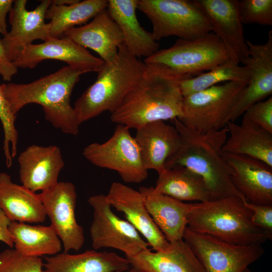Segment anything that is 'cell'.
I'll return each mask as SVG.
<instances>
[{"label": "cell", "mask_w": 272, "mask_h": 272, "mask_svg": "<svg viewBox=\"0 0 272 272\" xmlns=\"http://www.w3.org/2000/svg\"><path fill=\"white\" fill-rule=\"evenodd\" d=\"M47 59L65 62L86 73L97 72L104 62L86 48L63 37H51L42 43L27 46L13 62L18 69H33Z\"/></svg>", "instance_id": "14"}, {"label": "cell", "mask_w": 272, "mask_h": 272, "mask_svg": "<svg viewBox=\"0 0 272 272\" xmlns=\"http://www.w3.org/2000/svg\"><path fill=\"white\" fill-rule=\"evenodd\" d=\"M127 127L117 124L112 135L102 143H93L83 154L92 164L114 170L126 183H139L147 179L139 146Z\"/></svg>", "instance_id": "9"}, {"label": "cell", "mask_w": 272, "mask_h": 272, "mask_svg": "<svg viewBox=\"0 0 272 272\" xmlns=\"http://www.w3.org/2000/svg\"><path fill=\"white\" fill-rule=\"evenodd\" d=\"M247 84L228 82L183 97L181 113L177 119L201 133L221 129Z\"/></svg>", "instance_id": "7"}, {"label": "cell", "mask_w": 272, "mask_h": 272, "mask_svg": "<svg viewBox=\"0 0 272 272\" xmlns=\"http://www.w3.org/2000/svg\"><path fill=\"white\" fill-rule=\"evenodd\" d=\"M252 213L251 222L256 226L272 234V205H256L244 202Z\"/></svg>", "instance_id": "36"}, {"label": "cell", "mask_w": 272, "mask_h": 272, "mask_svg": "<svg viewBox=\"0 0 272 272\" xmlns=\"http://www.w3.org/2000/svg\"><path fill=\"white\" fill-rule=\"evenodd\" d=\"M146 64L147 67L140 81L111 114L112 122L129 129L178 118L183 99L180 83L192 77L177 73L161 64Z\"/></svg>", "instance_id": "1"}, {"label": "cell", "mask_w": 272, "mask_h": 272, "mask_svg": "<svg viewBox=\"0 0 272 272\" xmlns=\"http://www.w3.org/2000/svg\"><path fill=\"white\" fill-rule=\"evenodd\" d=\"M79 0H50V5H69L75 4Z\"/></svg>", "instance_id": "40"}, {"label": "cell", "mask_w": 272, "mask_h": 272, "mask_svg": "<svg viewBox=\"0 0 272 272\" xmlns=\"http://www.w3.org/2000/svg\"><path fill=\"white\" fill-rule=\"evenodd\" d=\"M243 272H252V271L250 270L248 267Z\"/></svg>", "instance_id": "42"}, {"label": "cell", "mask_w": 272, "mask_h": 272, "mask_svg": "<svg viewBox=\"0 0 272 272\" xmlns=\"http://www.w3.org/2000/svg\"><path fill=\"white\" fill-rule=\"evenodd\" d=\"M147 65L122 44L116 58L98 69L96 81L74 104L80 125L103 112L113 113L139 83Z\"/></svg>", "instance_id": "4"}, {"label": "cell", "mask_w": 272, "mask_h": 272, "mask_svg": "<svg viewBox=\"0 0 272 272\" xmlns=\"http://www.w3.org/2000/svg\"><path fill=\"white\" fill-rule=\"evenodd\" d=\"M149 188L153 193L166 195L182 201L215 199L202 177L183 167L164 169L158 174L155 186Z\"/></svg>", "instance_id": "28"}, {"label": "cell", "mask_w": 272, "mask_h": 272, "mask_svg": "<svg viewBox=\"0 0 272 272\" xmlns=\"http://www.w3.org/2000/svg\"><path fill=\"white\" fill-rule=\"evenodd\" d=\"M235 188L249 202L272 205V167L256 158L223 152Z\"/></svg>", "instance_id": "18"}, {"label": "cell", "mask_w": 272, "mask_h": 272, "mask_svg": "<svg viewBox=\"0 0 272 272\" xmlns=\"http://www.w3.org/2000/svg\"><path fill=\"white\" fill-rule=\"evenodd\" d=\"M43 266L41 257L24 255L14 248L0 253V272H43Z\"/></svg>", "instance_id": "33"}, {"label": "cell", "mask_w": 272, "mask_h": 272, "mask_svg": "<svg viewBox=\"0 0 272 272\" xmlns=\"http://www.w3.org/2000/svg\"><path fill=\"white\" fill-rule=\"evenodd\" d=\"M141 272H205L201 263L183 240L170 243L165 251L148 249L127 258Z\"/></svg>", "instance_id": "22"}, {"label": "cell", "mask_w": 272, "mask_h": 272, "mask_svg": "<svg viewBox=\"0 0 272 272\" xmlns=\"http://www.w3.org/2000/svg\"><path fill=\"white\" fill-rule=\"evenodd\" d=\"M117 272H141V271L138 270V269L134 268V267L130 266L129 268L126 270L117 271Z\"/></svg>", "instance_id": "41"}, {"label": "cell", "mask_w": 272, "mask_h": 272, "mask_svg": "<svg viewBox=\"0 0 272 272\" xmlns=\"http://www.w3.org/2000/svg\"><path fill=\"white\" fill-rule=\"evenodd\" d=\"M183 239L197 257L205 272H243L264 253L261 245H234L188 227Z\"/></svg>", "instance_id": "11"}, {"label": "cell", "mask_w": 272, "mask_h": 272, "mask_svg": "<svg viewBox=\"0 0 272 272\" xmlns=\"http://www.w3.org/2000/svg\"><path fill=\"white\" fill-rule=\"evenodd\" d=\"M138 9L151 21L156 41L169 36L190 40L212 32L195 0H138Z\"/></svg>", "instance_id": "6"}, {"label": "cell", "mask_w": 272, "mask_h": 272, "mask_svg": "<svg viewBox=\"0 0 272 272\" xmlns=\"http://www.w3.org/2000/svg\"><path fill=\"white\" fill-rule=\"evenodd\" d=\"M242 24L272 25V0L238 1Z\"/></svg>", "instance_id": "34"}, {"label": "cell", "mask_w": 272, "mask_h": 272, "mask_svg": "<svg viewBox=\"0 0 272 272\" xmlns=\"http://www.w3.org/2000/svg\"><path fill=\"white\" fill-rule=\"evenodd\" d=\"M134 139L141 151L144 167L160 173L166 160L179 148L181 138L175 126L164 121L149 123L136 129Z\"/></svg>", "instance_id": "21"}, {"label": "cell", "mask_w": 272, "mask_h": 272, "mask_svg": "<svg viewBox=\"0 0 272 272\" xmlns=\"http://www.w3.org/2000/svg\"><path fill=\"white\" fill-rule=\"evenodd\" d=\"M138 0H108L107 10L120 28L124 44L138 58H146L158 50L152 33L142 27L137 17Z\"/></svg>", "instance_id": "25"}, {"label": "cell", "mask_w": 272, "mask_h": 272, "mask_svg": "<svg viewBox=\"0 0 272 272\" xmlns=\"http://www.w3.org/2000/svg\"><path fill=\"white\" fill-rule=\"evenodd\" d=\"M87 201L93 210L90 228L93 249L111 248L122 251L125 257L130 258L149 249L148 243L135 228L112 211L106 195H94Z\"/></svg>", "instance_id": "10"}, {"label": "cell", "mask_w": 272, "mask_h": 272, "mask_svg": "<svg viewBox=\"0 0 272 272\" xmlns=\"http://www.w3.org/2000/svg\"><path fill=\"white\" fill-rule=\"evenodd\" d=\"M230 60L235 61L220 38L211 32L193 39H178L172 46L158 50L144 62L161 64L192 77Z\"/></svg>", "instance_id": "8"}, {"label": "cell", "mask_w": 272, "mask_h": 272, "mask_svg": "<svg viewBox=\"0 0 272 272\" xmlns=\"http://www.w3.org/2000/svg\"><path fill=\"white\" fill-rule=\"evenodd\" d=\"M11 222L0 208V241L7 244L10 248H13V239L9 230V226Z\"/></svg>", "instance_id": "38"}, {"label": "cell", "mask_w": 272, "mask_h": 272, "mask_svg": "<svg viewBox=\"0 0 272 272\" xmlns=\"http://www.w3.org/2000/svg\"><path fill=\"white\" fill-rule=\"evenodd\" d=\"M39 194L46 216L61 241L63 251H79L85 238L83 228L76 220L75 185L71 182H58Z\"/></svg>", "instance_id": "12"}, {"label": "cell", "mask_w": 272, "mask_h": 272, "mask_svg": "<svg viewBox=\"0 0 272 272\" xmlns=\"http://www.w3.org/2000/svg\"><path fill=\"white\" fill-rule=\"evenodd\" d=\"M85 73L67 65L31 83L1 85L14 115L26 105L39 104L48 121L63 133L76 135L80 124L71 105V96L81 76Z\"/></svg>", "instance_id": "3"}, {"label": "cell", "mask_w": 272, "mask_h": 272, "mask_svg": "<svg viewBox=\"0 0 272 272\" xmlns=\"http://www.w3.org/2000/svg\"><path fill=\"white\" fill-rule=\"evenodd\" d=\"M27 3L26 0L14 1L9 13L11 30L1 39L7 55L13 62L34 40L44 41L51 38L50 24L45 22L50 0L41 1L31 11L27 9Z\"/></svg>", "instance_id": "13"}, {"label": "cell", "mask_w": 272, "mask_h": 272, "mask_svg": "<svg viewBox=\"0 0 272 272\" xmlns=\"http://www.w3.org/2000/svg\"><path fill=\"white\" fill-rule=\"evenodd\" d=\"M62 37L93 50L106 63L116 58L119 47L124 43L121 30L107 9L98 14L90 22L69 29Z\"/></svg>", "instance_id": "20"}, {"label": "cell", "mask_w": 272, "mask_h": 272, "mask_svg": "<svg viewBox=\"0 0 272 272\" xmlns=\"http://www.w3.org/2000/svg\"><path fill=\"white\" fill-rule=\"evenodd\" d=\"M249 57L243 63L250 71L245 88L229 115L228 121L235 122L252 105L272 94V31L266 42L255 44L246 41Z\"/></svg>", "instance_id": "16"}, {"label": "cell", "mask_w": 272, "mask_h": 272, "mask_svg": "<svg viewBox=\"0 0 272 272\" xmlns=\"http://www.w3.org/2000/svg\"><path fill=\"white\" fill-rule=\"evenodd\" d=\"M244 202L231 196L190 203L187 227L234 245H261L272 234L252 223V212Z\"/></svg>", "instance_id": "5"}, {"label": "cell", "mask_w": 272, "mask_h": 272, "mask_svg": "<svg viewBox=\"0 0 272 272\" xmlns=\"http://www.w3.org/2000/svg\"><path fill=\"white\" fill-rule=\"evenodd\" d=\"M229 137L223 147L224 152L250 156L272 167V133L244 113L240 124L228 121Z\"/></svg>", "instance_id": "23"}, {"label": "cell", "mask_w": 272, "mask_h": 272, "mask_svg": "<svg viewBox=\"0 0 272 272\" xmlns=\"http://www.w3.org/2000/svg\"><path fill=\"white\" fill-rule=\"evenodd\" d=\"M18 161L22 185L34 192L55 185L64 166L60 149L54 145H32L20 154Z\"/></svg>", "instance_id": "19"}, {"label": "cell", "mask_w": 272, "mask_h": 272, "mask_svg": "<svg viewBox=\"0 0 272 272\" xmlns=\"http://www.w3.org/2000/svg\"><path fill=\"white\" fill-rule=\"evenodd\" d=\"M139 190L145 194L147 209L167 241L171 243L182 240L190 203L153 193L149 187H141Z\"/></svg>", "instance_id": "27"}, {"label": "cell", "mask_w": 272, "mask_h": 272, "mask_svg": "<svg viewBox=\"0 0 272 272\" xmlns=\"http://www.w3.org/2000/svg\"><path fill=\"white\" fill-rule=\"evenodd\" d=\"M208 19L212 32L226 47L233 58L242 63L249 57L237 0H195Z\"/></svg>", "instance_id": "17"}, {"label": "cell", "mask_w": 272, "mask_h": 272, "mask_svg": "<svg viewBox=\"0 0 272 272\" xmlns=\"http://www.w3.org/2000/svg\"><path fill=\"white\" fill-rule=\"evenodd\" d=\"M14 1L0 0V33L3 36L8 33L6 17L12 8Z\"/></svg>", "instance_id": "39"}, {"label": "cell", "mask_w": 272, "mask_h": 272, "mask_svg": "<svg viewBox=\"0 0 272 272\" xmlns=\"http://www.w3.org/2000/svg\"><path fill=\"white\" fill-rule=\"evenodd\" d=\"M16 116L11 109L1 84L0 120L4 133L3 148L8 168L12 166V160L17 154L18 133L15 126Z\"/></svg>", "instance_id": "32"}, {"label": "cell", "mask_w": 272, "mask_h": 272, "mask_svg": "<svg viewBox=\"0 0 272 272\" xmlns=\"http://www.w3.org/2000/svg\"><path fill=\"white\" fill-rule=\"evenodd\" d=\"M171 121L179 133L181 145L166 160L164 169L183 167L196 173L215 199L236 196L247 201L233 185L231 169L223 156V147L228 134L227 126L201 133L187 128L177 118Z\"/></svg>", "instance_id": "2"}, {"label": "cell", "mask_w": 272, "mask_h": 272, "mask_svg": "<svg viewBox=\"0 0 272 272\" xmlns=\"http://www.w3.org/2000/svg\"><path fill=\"white\" fill-rule=\"evenodd\" d=\"M0 208L12 222L42 223L47 217L39 194L14 183L5 172L0 173Z\"/></svg>", "instance_id": "26"}, {"label": "cell", "mask_w": 272, "mask_h": 272, "mask_svg": "<svg viewBox=\"0 0 272 272\" xmlns=\"http://www.w3.org/2000/svg\"><path fill=\"white\" fill-rule=\"evenodd\" d=\"M45 260L43 272H117L130 267L126 257L94 249L78 254L63 251Z\"/></svg>", "instance_id": "24"}, {"label": "cell", "mask_w": 272, "mask_h": 272, "mask_svg": "<svg viewBox=\"0 0 272 272\" xmlns=\"http://www.w3.org/2000/svg\"><path fill=\"white\" fill-rule=\"evenodd\" d=\"M230 60L205 73L182 80L180 90L183 97L196 93L221 83L242 82L248 84L250 71L246 65Z\"/></svg>", "instance_id": "31"}, {"label": "cell", "mask_w": 272, "mask_h": 272, "mask_svg": "<svg viewBox=\"0 0 272 272\" xmlns=\"http://www.w3.org/2000/svg\"><path fill=\"white\" fill-rule=\"evenodd\" d=\"M111 207L123 214L155 251H165L170 246L148 211L145 195L140 190L120 182H113L106 195Z\"/></svg>", "instance_id": "15"}, {"label": "cell", "mask_w": 272, "mask_h": 272, "mask_svg": "<svg viewBox=\"0 0 272 272\" xmlns=\"http://www.w3.org/2000/svg\"><path fill=\"white\" fill-rule=\"evenodd\" d=\"M14 249L28 256L40 257L59 253L62 243L53 227L12 222L9 226Z\"/></svg>", "instance_id": "29"}, {"label": "cell", "mask_w": 272, "mask_h": 272, "mask_svg": "<svg viewBox=\"0 0 272 272\" xmlns=\"http://www.w3.org/2000/svg\"><path fill=\"white\" fill-rule=\"evenodd\" d=\"M108 0H85L69 5H50L45 19L49 20L51 37L60 38L69 29L85 24L107 9Z\"/></svg>", "instance_id": "30"}, {"label": "cell", "mask_w": 272, "mask_h": 272, "mask_svg": "<svg viewBox=\"0 0 272 272\" xmlns=\"http://www.w3.org/2000/svg\"><path fill=\"white\" fill-rule=\"evenodd\" d=\"M17 72L18 68L9 59L0 39V75L4 81L9 82Z\"/></svg>", "instance_id": "37"}, {"label": "cell", "mask_w": 272, "mask_h": 272, "mask_svg": "<svg viewBox=\"0 0 272 272\" xmlns=\"http://www.w3.org/2000/svg\"><path fill=\"white\" fill-rule=\"evenodd\" d=\"M245 114L256 124L272 133V97L250 106Z\"/></svg>", "instance_id": "35"}]
</instances>
